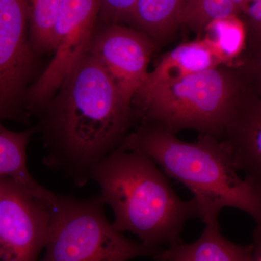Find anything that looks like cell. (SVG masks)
I'll return each instance as SVG.
<instances>
[{
  "mask_svg": "<svg viewBox=\"0 0 261 261\" xmlns=\"http://www.w3.org/2000/svg\"><path fill=\"white\" fill-rule=\"evenodd\" d=\"M55 202L0 176L1 260H37L50 235Z\"/></svg>",
  "mask_w": 261,
  "mask_h": 261,
  "instance_id": "cell-8",
  "label": "cell"
},
{
  "mask_svg": "<svg viewBox=\"0 0 261 261\" xmlns=\"http://www.w3.org/2000/svg\"><path fill=\"white\" fill-rule=\"evenodd\" d=\"M224 64L205 39L185 43L167 53L138 92L149 90L158 84L180 80L187 75Z\"/></svg>",
  "mask_w": 261,
  "mask_h": 261,
  "instance_id": "cell-12",
  "label": "cell"
},
{
  "mask_svg": "<svg viewBox=\"0 0 261 261\" xmlns=\"http://www.w3.org/2000/svg\"><path fill=\"white\" fill-rule=\"evenodd\" d=\"M204 32L205 39L223 63L238 58L245 46V29L237 15L218 19L209 23Z\"/></svg>",
  "mask_w": 261,
  "mask_h": 261,
  "instance_id": "cell-15",
  "label": "cell"
},
{
  "mask_svg": "<svg viewBox=\"0 0 261 261\" xmlns=\"http://www.w3.org/2000/svg\"><path fill=\"white\" fill-rule=\"evenodd\" d=\"M100 13L107 24L132 20L137 0H99Z\"/></svg>",
  "mask_w": 261,
  "mask_h": 261,
  "instance_id": "cell-18",
  "label": "cell"
},
{
  "mask_svg": "<svg viewBox=\"0 0 261 261\" xmlns=\"http://www.w3.org/2000/svg\"><path fill=\"white\" fill-rule=\"evenodd\" d=\"M120 148L147 154L168 177L185 185L205 224L219 221L220 212L232 207L251 216L261 228V190L240 176L221 139L200 135L195 142H187L175 134L142 123L126 136Z\"/></svg>",
  "mask_w": 261,
  "mask_h": 261,
  "instance_id": "cell-2",
  "label": "cell"
},
{
  "mask_svg": "<svg viewBox=\"0 0 261 261\" xmlns=\"http://www.w3.org/2000/svg\"><path fill=\"white\" fill-rule=\"evenodd\" d=\"M62 0H28L29 36L37 55L54 51L53 27Z\"/></svg>",
  "mask_w": 261,
  "mask_h": 261,
  "instance_id": "cell-16",
  "label": "cell"
},
{
  "mask_svg": "<svg viewBox=\"0 0 261 261\" xmlns=\"http://www.w3.org/2000/svg\"><path fill=\"white\" fill-rule=\"evenodd\" d=\"M154 46L140 31L110 23L96 30L87 51L99 60L124 100L132 105L147 80Z\"/></svg>",
  "mask_w": 261,
  "mask_h": 261,
  "instance_id": "cell-9",
  "label": "cell"
},
{
  "mask_svg": "<svg viewBox=\"0 0 261 261\" xmlns=\"http://www.w3.org/2000/svg\"><path fill=\"white\" fill-rule=\"evenodd\" d=\"M90 179L114 213L113 226L135 233L150 248L181 241L185 224L198 218L193 199L178 197L167 176L140 151L119 147L94 168Z\"/></svg>",
  "mask_w": 261,
  "mask_h": 261,
  "instance_id": "cell-3",
  "label": "cell"
},
{
  "mask_svg": "<svg viewBox=\"0 0 261 261\" xmlns=\"http://www.w3.org/2000/svg\"><path fill=\"white\" fill-rule=\"evenodd\" d=\"M246 0H186L180 23L200 33L211 22L237 15Z\"/></svg>",
  "mask_w": 261,
  "mask_h": 261,
  "instance_id": "cell-17",
  "label": "cell"
},
{
  "mask_svg": "<svg viewBox=\"0 0 261 261\" xmlns=\"http://www.w3.org/2000/svg\"></svg>",
  "mask_w": 261,
  "mask_h": 261,
  "instance_id": "cell-21",
  "label": "cell"
},
{
  "mask_svg": "<svg viewBox=\"0 0 261 261\" xmlns=\"http://www.w3.org/2000/svg\"><path fill=\"white\" fill-rule=\"evenodd\" d=\"M0 260H1V252H0Z\"/></svg>",
  "mask_w": 261,
  "mask_h": 261,
  "instance_id": "cell-20",
  "label": "cell"
},
{
  "mask_svg": "<svg viewBox=\"0 0 261 261\" xmlns=\"http://www.w3.org/2000/svg\"><path fill=\"white\" fill-rule=\"evenodd\" d=\"M252 91L235 65L224 63L137 92L143 123L171 133L197 130L222 138Z\"/></svg>",
  "mask_w": 261,
  "mask_h": 261,
  "instance_id": "cell-4",
  "label": "cell"
},
{
  "mask_svg": "<svg viewBox=\"0 0 261 261\" xmlns=\"http://www.w3.org/2000/svg\"><path fill=\"white\" fill-rule=\"evenodd\" d=\"M253 261H261V228L256 226L252 232Z\"/></svg>",
  "mask_w": 261,
  "mask_h": 261,
  "instance_id": "cell-19",
  "label": "cell"
},
{
  "mask_svg": "<svg viewBox=\"0 0 261 261\" xmlns=\"http://www.w3.org/2000/svg\"><path fill=\"white\" fill-rule=\"evenodd\" d=\"M99 0H62L53 27L55 56L29 89L27 109L43 110L88 51L96 32Z\"/></svg>",
  "mask_w": 261,
  "mask_h": 261,
  "instance_id": "cell-7",
  "label": "cell"
},
{
  "mask_svg": "<svg viewBox=\"0 0 261 261\" xmlns=\"http://www.w3.org/2000/svg\"><path fill=\"white\" fill-rule=\"evenodd\" d=\"M100 196H57L50 235L42 261H128L154 257L150 248L126 238L110 223Z\"/></svg>",
  "mask_w": 261,
  "mask_h": 261,
  "instance_id": "cell-5",
  "label": "cell"
},
{
  "mask_svg": "<svg viewBox=\"0 0 261 261\" xmlns=\"http://www.w3.org/2000/svg\"><path fill=\"white\" fill-rule=\"evenodd\" d=\"M221 140L240 172L261 190V99L247 98L228 123Z\"/></svg>",
  "mask_w": 261,
  "mask_h": 261,
  "instance_id": "cell-10",
  "label": "cell"
},
{
  "mask_svg": "<svg viewBox=\"0 0 261 261\" xmlns=\"http://www.w3.org/2000/svg\"><path fill=\"white\" fill-rule=\"evenodd\" d=\"M46 163L83 185L119 148L134 113L104 66L87 51L44 108Z\"/></svg>",
  "mask_w": 261,
  "mask_h": 261,
  "instance_id": "cell-1",
  "label": "cell"
},
{
  "mask_svg": "<svg viewBox=\"0 0 261 261\" xmlns=\"http://www.w3.org/2000/svg\"><path fill=\"white\" fill-rule=\"evenodd\" d=\"M37 56L29 36L28 0H0V120L25 118Z\"/></svg>",
  "mask_w": 261,
  "mask_h": 261,
  "instance_id": "cell-6",
  "label": "cell"
},
{
  "mask_svg": "<svg viewBox=\"0 0 261 261\" xmlns=\"http://www.w3.org/2000/svg\"><path fill=\"white\" fill-rule=\"evenodd\" d=\"M186 0H137L132 20L152 42L162 41L180 24Z\"/></svg>",
  "mask_w": 261,
  "mask_h": 261,
  "instance_id": "cell-14",
  "label": "cell"
},
{
  "mask_svg": "<svg viewBox=\"0 0 261 261\" xmlns=\"http://www.w3.org/2000/svg\"><path fill=\"white\" fill-rule=\"evenodd\" d=\"M34 132L10 130L0 120V176L11 178L41 198L51 200L54 193L39 185L27 166V148Z\"/></svg>",
  "mask_w": 261,
  "mask_h": 261,
  "instance_id": "cell-13",
  "label": "cell"
},
{
  "mask_svg": "<svg viewBox=\"0 0 261 261\" xmlns=\"http://www.w3.org/2000/svg\"><path fill=\"white\" fill-rule=\"evenodd\" d=\"M156 261H253V245H239L223 236L219 221L205 224L200 238L190 244L169 245L154 257Z\"/></svg>",
  "mask_w": 261,
  "mask_h": 261,
  "instance_id": "cell-11",
  "label": "cell"
}]
</instances>
